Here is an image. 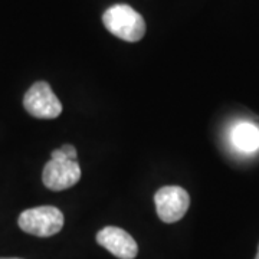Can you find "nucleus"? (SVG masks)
<instances>
[{"label": "nucleus", "instance_id": "0eeeda50", "mask_svg": "<svg viewBox=\"0 0 259 259\" xmlns=\"http://www.w3.org/2000/svg\"><path fill=\"white\" fill-rule=\"evenodd\" d=\"M231 139L239 151L253 153L259 148V128L252 122H239L232 130Z\"/></svg>", "mask_w": 259, "mask_h": 259}, {"label": "nucleus", "instance_id": "1a4fd4ad", "mask_svg": "<svg viewBox=\"0 0 259 259\" xmlns=\"http://www.w3.org/2000/svg\"><path fill=\"white\" fill-rule=\"evenodd\" d=\"M255 259H259V245H258V252H256V258Z\"/></svg>", "mask_w": 259, "mask_h": 259}, {"label": "nucleus", "instance_id": "7ed1b4c3", "mask_svg": "<svg viewBox=\"0 0 259 259\" xmlns=\"http://www.w3.org/2000/svg\"><path fill=\"white\" fill-rule=\"evenodd\" d=\"M23 105L32 117L40 120H52L62 112V104L45 81H37L29 88L23 98Z\"/></svg>", "mask_w": 259, "mask_h": 259}, {"label": "nucleus", "instance_id": "20e7f679", "mask_svg": "<svg viewBox=\"0 0 259 259\" xmlns=\"http://www.w3.org/2000/svg\"><path fill=\"white\" fill-rule=\"evenodd\" d=\"M158 218L166 223L180 221L190 206V196L180 186H164L154 194Z\"/></svg>", "mask_w": 259, "mask_h": 259}, {"label": "nucleus", "instance_id": "39448f33", "mask_svg": "<svg viewBox=\"0 0 259 259\" xmlns=\"http://www.w3.org/2000/svg\"><path fill=\"white\" fill-rule=\"evenodd\" d=\"M81 179V167L76 160L51 158L44 167L42 182L49 190L61 192L75 186Z\"/></svg>", "mask_w": 259, "mask_h": 259}, {"label": "nucleus", "instance_id": "f257e3e1", "mask_svg": "<svg viewBox=\"0 0 259 259\" xmlns=\"http://www.w3.org/2000/svg\"><path fill=\"white\" fill-rule=\"evenodd\" d=\"M102 22L107 30L125 42H139L146 35V22L139 12L127 5H114L104 12Z\"/></svg>", "mask_w": 259, "mask_h": 259}, {"label": "nucleus", "instance_id": "9d476101", "mask_svg": "<svg viewBox=\"0 0 259 259\" xmlns=\"http://www.w3.org/2000/svg\"><path fill=\"white\" fill-rule=\"evenodd\" d=\"M0 259H20V258H0Z\"/></svg>", "mask_w": 259, "mask_h": 259}, {"label": "nucleus", "instance_id": "f03ea898", "mask_svg": "<svg viewBox=\"0 0 259 259\" xmlns=\"http://www.w3.org/2000/svg\"><path fill=\"white\" fill-rule=\"evenodd\" d=\"M18 223L19 228L29 235L48 238L64 228L65 218L55 206H37L20 213Z\"/></svg>", "mask_w": 259, "mask_h": 259}, {"label": "nucleus", "instance_id": "6e6552de", "mask_svg": "<svg viewBox=\"0 0 259 259\" xmlns=\"http://www.w3.org/2000/svg\"><path fill=\"white\" fill-rule=\"evenodd\" d=\"M51 158H68L76 160V148L72 144H64L62 147L56 148L51 153Z\"/></svg>", "mask_w": 259, "mask_h": 259}, {"label": "nucleus", "instance_id": "423d86ee", "mask_svg": "<svg viewBox=\"0 0 259 259\" xmlns=\"http://www.w3.org/2000/svg\"><path fill=\"white\" fill-rule=\"evenodd\" d=\"M98 245L104 246L120 259H134L139 253V245L134 238L121 228L107 226L97 233Z\"/></svg>", "mask_w": 259, "mask_h": 259}]
</instances>
